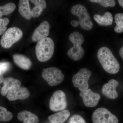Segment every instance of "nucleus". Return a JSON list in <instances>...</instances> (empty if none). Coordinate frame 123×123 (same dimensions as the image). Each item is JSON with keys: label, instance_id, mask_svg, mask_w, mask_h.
<instances>
[{"label": "nucleus", "instance_id": "nucleus-29", "mask_svg": "<svg viewBox=\"0 0 123 123\" xmlns=\"http://www.w3.org/2000/svg\"><path fill=\"white\" fill-rule=\"evenodd\" d=\"M71 24L72 26L74 27H77L79 25V21L73 20L71 22Z\"/></svg>", "mask_w": 123, "mask_h": 123}, {"label": "nucleus", "instance_id": "nucleus-17", "mask_svg": "<svg viewBox=\"0 0 123 123\" xmlns=\"http://www.w3.org/2000/svg\"><path fill=\"white\" fill-rule=\"evenodd\" d=\"M70 115L68 110H64L51 115L48 119L51 123H64L68 118Z\"/></svg>", "mask_w": 123, "mask_h": 123}, {"label": "nucleus", "instance_id": "nucleus-6", "mask_svg": "<svg viewBox=\"0 0 123 123\" xmlns=\"http://www.w3.org/2000/svg\"><path fill=\"white\" fill-rule=\"evenodd\" d=\"M42 75L43 78L51 86L59 85L64 79V76L61 70L55 67L44 69Z\"/></svg>", "mask_w": 123, "mask_h": 123}, {"label": "nucleus", "instance_id": "nucleus-10", "mask_svg": "<svg viewBox=\"0 0 123 123\" xmlns=\"http://www.w3.org/2000/svg\"><path fill=\"white\" fill-rule=\"evenodd\" d=\"M79 95L82 98L85 105L89 107L96 106L101 98L99 94L93 92L90 89L81 92Z\"/></svg>", "mask_w": 123, "mask_h": 123}, {"label": "nucleus", "instance_id": "nucleus-7", "mask_svg": "<svg viewBox=\"0 0 123 123\" xmlns=\"http://www.w3.org/2000/svg\"><path fill=\"white\" fill-rule=\"evenodd\" d=\"M91 71L86 68L81 69L73 77L72 81L74 86L78 88L81 92L89 89L88 80L91 75Z\"/></svg>", "mask_w": 123, "mask_h": 123}, {"label": "nucleus", "instance_id": "nucleus-3", "mask_svg": "<svg viewBox=\"0 0 123 123\" xmlns=\"http://www.w3.org/2000/svg\"><path fill=\"white\" fill-rule=\"evenodd\" d=\"M69 39L74 46L68 51V56L75 61H79L85 55V50L81 46L84 41V36L79 32L75 31L69 35Z\"/></svg>", "mask_w": 123, "mask_h": 123}, {"label": "nucleus", "instance_id": "nucleus-31", "mask_svg": "<svg viewBox=\"0 0 123 123\" xmlns=\"http://www.w3.org/2000/svg\"><path fill=\"white\" fill-rule=\"evenodd\" d=\"M119 55L123 60V47L120 49L119 51Z\"/></svg>", "mask_w": 123, "mask_h": 123}, {"label": "nucleus", "instance_id": "nucleus-2", "mask_svg": "<svg viewBox=\"0 0 123 123\" xmlns=\"http://www.w3.org/2000/svg\"><path fill=\"white\" fill-rule=\"evenodd\" d=\"M55 47L54 42L51 38L46 37L39 41L35 48L38 60L42 62L48 61L53 56Z\"/></svg>", "mask_w": 123, "mask_h": 123}, {"label": "nucleus", "instance_id": "nucleus-20", "mask_svg": "<svg viewBox=\"0 0 123 123\" xmlns=\"http://www.w3.org/2000/svg\"><path fill=\"white\" fill-rule=\"evenodd\" d=\"M16 5L13 3H8L2 6H0V18L4 15H7L13 12Z\"/></svg>", "mask_w": 123, "mask_h": 123}, {"label": "nucleus", "instance_id": "nucleus-16", "mask_svg": "<svg viewBox=\"0 0 123 123\" xmlns=\"http://www.w3.org/2000/svg\"><path fill=\"white\" fill-rule=\"evenodd\" d=\"M18 118L23 123H39V119L36 115L28 111L24 110L18 114Z\"/></svg>", "mask_w": 123, "mask_h": 123}, {"label": "nucleus", "instance_id": "nucleus-24", "mask_svg": "<svg viewBox=\"0 0 123 123\" xmlns=\"http://www.w3.org/2000/svg\"><path fill=\"white\" fill-rule=\"evenodd\" d=\"M9 20L7 18H0V35H2L7 30V26L9 23Z\"/></svg>", "mask_w": 123, "mask_h": 123}, {"label": "nucleus", "instance_id": "nucleus-25", "mask_svg": "<svg viewBox=\"0 0 123 123\" xmlns=\"http://www.w3.org/2000/svg\"><path fill=\"white\" fill-rule=\"evenodd\" d=\"M68 123H86L82 117L79 115H73L69 119Z\"/></svg>", "mask_w": 123, "mask_h": 123}, {"label": "nucleus", "instance_id": "nucleus-4", "mask_svg": "<svg viewBox=\"0 0 123 123\" xmlns=\"http://www.w3.org/2000/svg\"><path fill=\"white\" fill-rule=\"evenodd\" d=\"M71 12L73 14L79 18V24L82 29L89 31L92 29V20L85 6L81 4L75 5L71 8Z\"/></svg>", "mask_w": 123, "mask_h": 123}, {"label": "nucleus", "instance_id": "nucleus-28", "mask_svg": "<svg viewBox=\"0 0 123 123\" xmlns=\"http://www.w3.org/2000/svg\"><path fill=\"white\" fill-rule=\"evenodd\" d=\"M30 1L35 5V6L42 7L43 9L46 8L47 7V4L44 0H31Z\"/></svg>", "mask_w": 123, "mask_h": 123}, {"label": "nucleus", "instance_id": "nucleus-9", "mask_svg": "<svg viewBox=\"0 0 123 123\" xmlns=\"http://www.w3.org/2000/svg\"><path fill=\"white\" fill-rule=\"evenodd\" d=\"M67 106L65 94L61 90H58L53 93L49 102V108L53 111H63Z\"/></svg>", "mask_w": 123, "mask_h": 123}, {"label": "nucleus", "instance_id": "nucleus-5", "mask_svg": "<svg viewBox=\"0 0 123 123\" xmlns=\"http://www.w3.org/2000/svg\"><path fill=\"white\" fill-rule=\"evenodd\" d=\"M23 33L21 30L18 27H13L7 29L3 34L0 40L2 47L8 49L22 37Z\"/></svg>", "mask_w": 123, "mask_h": 123}, {"label": "nucleus", "instance_id": "nucleus-27", "mask_svg": "<svg viewBox=\"0 0 123 123\" xmlns=\"http://www.w3.org/2000/svg\"><path fill=\"white\" fill-rule=\"evenodd\" d=\"M10 64L9 62H3L0 63V73L3 74L10 68Z\"/></svg>", "mask_w": 123, "mask_h": 123}, {"label": "nucleus", "instance_id": "nucleus-14", "mask_svg": "<svg viewBox=\"0 0 123 123\" xmlns=\"http://www.w3.org/2000/svg\"><path fill=\"white\" fill-rule=\"evenodd\" d=\"M3 83L4 86L0 91L1 94L2 96H5L10 91L20 87L21 85L20 81L12 77L6 78L4 79Z\"/></svg>", "mask_w": 123, "mask_h": 123}, {"label": "nucleus", "instance_id": "nucleus-23", "mask_svg": "<svg viewBox=\"0 0 123 123\" xmlns=\"http://www.w3.org/2000/svg\"><path fill=\"white\" fill-rule=\"evenodd\" d=\"M90 1L94 3H98L105 8L114 7L116 5L115 1L114 0H90Z\"/></svg>", "mask_w": 123, "mask_h": 123}, {"label": "nucleus", "instance_id": "nucleus-21", "mask_svg": "<svg viewBox=\"0 0 123 123\" xmlns=\"http://www.w3.org/2000/svg\"><path fill=\"white\" fill-rule=\"evenodd\" d=\"M115 22L116 26L114 29L116 33H121L123 32V13L116 14L115 16Z\"/></svg>", "mask_w": 123, "mask_h": 123}, {"label": "nucleus", "instance_id": "nucleus-1", "mask_svg": "<svg viewBox=\"0 0 123 123\" xmlns=\"http://www.w3.org/2000/svg\"><path fill=\"white\" fill-rule=\"evenodd\" d=\"M97 56L101 65L106 72L111 74L117 73L120 66L111 50L106 47H102L98 52Z\"/></svg>", "mask_w": 123, "mask_h": 123}, {"label": "nucleus", "instance_id": "nucleus-19", "mask_svg": "<svg viewBox=\"0 0 123 123\" xmlns=\"http://www.w3.org/2000/svg\"><path fill=\"white\" fill-rule=\"evenodd\" d=\"M18 11L23 18L27 20L31 18V14L29 1L28 0H20L18 4Z\"/></svg>", "mask_w": 123, "mask_h": 123}, {"label": "nucleus", "instance_id": "nucleus-30", "mask_svg": "<svg viewBox=\"0 0 123 123\" xmlns=\"http://www.w3.org/2000/svg\"><path fill=\"white\" fill-rule=\"evenodd\" d=\"M4 79V78L3 76V74L0 73V85L3 82Z\"/></svg>", "mask_w": 123, "mask_h": 123}, {"label": "nucleus", "instance_id": "nucleus-32", "mask_svg": "<svg viewBox=\"0 0 123 123\" xmlns=\"http://www.w3.org/2000/svg\"><path fill=\"white\" fill-rule=\"evenodd\" d=\"M118 1L120 5L122 7L123 9V0H118Z\"/></svg>", "mask_w": 123, "mask_h": 123}, {"label": "nucleus", "instance_id": "nucleus-12", "mask_svg": "<svg viewBox=\"0 0 123 123\" xmlns=\"http://www.w3.org/2000/svg\"><path fill=\"white\" fill-rule=\"evenodd\" d=\"M119 84L118 81L114 79H111L108 83L104 84L103 86V93L109 99H116L118 97V94L117 92L116 89Z\"/></svg>", "mask_w": 123, "mask_h": 123}, {"label": "nucleus", "instance_id": "nucleus-13", "mask_svg": "<svg viewBox=\"0 0 123 123\" xmlns=\"http://www.w3.org/2000/svg\"><path fill=\"white\" fill-rule=\"evenodd\" d=\"M30 95V92L27 88L20 86L9 91L7 94V98L10 101L17 99L24 100L28 98Z\"/></svg>", "mask_w": 123, "mask_h": 123}, {"label": "nucleus", "instance_id": "nucleus-11", "mask_svg": "<svg viewBox=\"0 0 123 123\" xmlns=\"http://www.w3.org/2000/svg\"><path fill=\"white\" fill-rule=\"evenodd\" d=\"M50 25L46 21L42 22L35 30L32 36L34 42H38L48 36L50 31Z\"/></svg>", "mask_w": 123, "mask_h": 123}, {"label": "nucleus", "instance_id": "nucleus-26", "mask_svg": "<svg viewBox=\"0 0 123 123\" xmlns=\"http://www.w3.org/2000/svg\"><path fill=\"white\" fill-rule=\"evenodd\" d=\"M43 9L39 6H35L33 8L31 12L32 17L37 18L39 17L43 11Z\"/></svg>", "mask_w": 123, "mask_h": 123}, {"label": "nucleus", "instance_id": "nucleus-15", "mask_svg": "<svg viewBox=\"0 0 123 123\" xmlns=\"http://www.w3.org/2000/svg\"><path fill=\"white\" fill-rule=\"evenodd\" d=\"M13 59L15 64L24 70H29L32 66V63L30 59L23 55L14 54Z\"/></svg>", "mask_w": 123, "mask_h": 123}, {"label": "nucleus", "instance_id": "nucleus-18", "mask_svg": "<svg viewBox=\"0 0 123 123\" xmlns=\"http://www.w3.org/2000/svg\"><path fill=\"white\" fill-rule=\"evenodd\" d=\"M93 18L98 24L101 26L111 25L113 22V17L110 12H106L103 15L95 14Z\"/></svg>", "mask_w": 123, "mask_h": 123}, {"label": "nucleus", "instance_id": "nucleus-8", "mask_svg": "<svg viewBox=\"0 0 123 123\" xmlns=\"http://www.w3.org/2000/svg\"><path fill=\"white\" fill-rule=\"evenodd\" d=\"M93 123H118V118L105 108L96 109L92 115Z\"/></svg>", "mask_w": 123, "mask_h": 123}, {"label": "nucleus", "instance_id": "nucleus-22", "mask_svg": "<svg viewBox=\"0 0 123 123\" xmlns=\"http://www.w3.org/2000/svg\"><path fill=\"white\" fill-rule=\"evenodd\" d=\"M13 115L5 108L0 106V121L7 122L11 120Z\"/></svg>", "mask_w": 123, "mask_h": 123}]
</instances>
